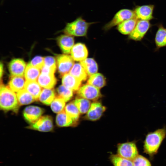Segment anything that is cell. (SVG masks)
I'll use <instances>...</instances> for the list:
<instances>
[{"label":"cell","mask_w":166,"mask_h":166,"mask_svg":"<svg viewBox=\"0 0 166 166\" xmlns=\"http://www.w3.org/2000/svg\"><path fill=\"white\" fill-rule=\"evenodd\" d=\"M166 137V128L158 129L148 133L143 142V152L152 160L158 152L159 149Z\"/></svg>","instance_id":"1"},{"label":"cell","mask_w":166,"mask_h":166,"mask_svg":"<svg viewBox=\"0 0 166 166\" xmlns=\"http://www.w3.org/2000/svg\"><path fill=\"white\" fill-rule=\"evenodd\" d=\"M17 95L9 87L1 84L0 106L5 111L17 112L19 107Z\"/></svg>","instance_id":"2"},{"label":"cell","mask_w":166,"mask_h":166,"mask_svg":"<svg viewBox=\"0 0 166 166\" xmlns=\"http://www.w3.org/2000/svg\"><path fill=\"white\" fill-rule=\"evenodd\" d=\"M95 23L87 22L80 16L73 21L67 23L63 32L66 34L72 36H86L89 27Z\"/></svg>","instance_id":"3"},{"label":"cell","mask_w":166,"mask_h":166,"mask_svg":"<svg viewBox=\"0 0 166 166\" xmlns=\"http://www.w3.org/2000/svg\"><path fill=\"white\" fill-rule=\"evenodd\" d=\"M137 142V140H134L118 144L117 154L122 157L133 161L139 155Z\"/></svg>","instance_id":"4"},{"label":"cell","mask_w":166,"mask_h":166,"mask_svg":"<svg viewBox=\"0 0 166 166\" xmlns=\"http://www.w3.org/2000/svg\"><path fill=\"white\" fill-rule=\"evenodd\" d=\"M136 17L134 10L127 9L120 10L116 13L111 20L104 26L103 29L108 31L125 21Z\"/></svg>","instance_id":"5"},{"label":"cell","mask_w":166,"mask_h":166,"mask_svg":"<svg viewBox=\"0 0 166 166\" xmlns=\"http://www.w3.org/2000/svg\"><path fill=\"white\" fill-rule=\"evenodd\" d=\"M148 21L138 20L128 38L135 41H140L143 38L150 27Z\"/></svg>","instance_id":"6"},{"label":"cell","mask_w":166,"mask_h":166,"mask_svg":"<svg viewBox=\"0 0 166 166\" xmlns=\"http://www.w3.org/2000/svg\"><path fill=\"white\" fill-rule=\"evenodd\" d=\"M77 94L80 97L94 101L101 97L99 89L88 84L80 87L77 90Z\"/></svg>","instance_id":"7"},{"label":"cell","mask_w":166,"mask_h":166,"mask_svg":"<svg viewBox=\"0 0 166 166\" xmlns=\"http://www.w3.org/2000/svg\"><path fill=\"white\" fill-rule=\"evenodd\" d=\"M74 60L71 56L66 54H60L57 56L58 71L63 76L68 73L74 65Z\"/></svg>","instance_id":"8"},{"label":"cell","mask_w":166,"mask_h":166,"mask_svg":"<svg viewBox=\"0 0 166 166\" xmlns=\"http://www.w3.org/2000/svg\"><path fill=\"white\" fill-rule=\"evenodd\" d=\"M43 112L44 110L40 107L30 106L25 109L23 115L26 121L31 124L35 123L39 119Z\"/></svg>","instance_id":"9"},{"label":"cell","mask_w":166,"mask_h":166,"mask_svg":"<svg viewBox=\"0 0 166 166\" xmlns=\"http://www.w3.org/2000/svg\"><path fill=\"white\" fill-rule=\"evenodd\" d=\"M29 128L43 132L51 131L53 128L52 118L49 116H41L35 123L31 124Z\"/></svg>","instance_id":"10"},{"label":"cell","mask_w":166,"mask_h":166,"mask_svg":"<svg viewBox=\"0 0 166 166\" xmlns=\"http://www.w3.org/2000/svg\"><path fill=\"white\" fill-rule=\"evenodd\" d=\"M105 110V107L100 102H93L91 104L85 118L91 121H97L101 117Z\"/></svg>","instance_id":"11"},{"label":"cell","mask_w":166,"mask_h":166,"mask_svg":"<svg viewBox=\"0 0 166 166\" xmlns=\"http://www.w3.org/2000/svg\"><path fill=\"white\" fill-rule=\"evenodd\" d=\"M154 7L152 5L137 6L134 10L136 18L138 20L149 21L152 19Z\"/></svg>","instance_id":"12"},{"label":"cell","mask_w":166,"mask_h":166,"mask_svg":"<svg viewBox=\"0 0 166 166\" xmlns=\"http://www.w3.org/2000/svg\"><path fill=\"white\" fill-rule=\"evenodd\" d=\"M26 63L20 58L12 59L8 65L9 71L12 76H23L26 68Z\"/></svg>","instance_id":"13"},{"label":"cell","mask_w":166,"mask_h":166,"mask_svg":"<svg viewBox=\"0 0 166 166\" xmlns=\"http://www.w3.org/2000/svg\"><path fill=\"white\" fill-rule=\"evenodd\" d=\"M70 54L74 61L80 62L87 58L88 52L84 44L78 43L73 45L71 50Z\"/></svg>","instance_id":"14"},{"label":"cell","mask_w":166,"mask_h":166,"mask_svg":"<svg viewBox=\"0 0 166 166\" xmlns=\"http://www.w3.org/2000/svg\"><path fill=\"white\" fill-rule=\"evenodd\" d=\"M57 43L64 53L68 54L74 45V40L73 37L68 34L60 36L57 38Z\"/></svg>","instance_id":"15"},{"label":"cell","mask_w":166,"mask_h":166,"mask_svg":"<svg viewBox=\"0 0 166 166\" xmlns=\"http://www.w3.org/2000/svg\"><path fill=\"white\" fill-rule=\"evenodd\" d=\"M62 83L63 85L73 91H77L80 87L81 81L70 73H66L62 76Z\"/></svg>","instance_id":"16"},{"label":"cell","mask_w":166,"mask_h":166,"mask_svg":"<svg viewBox=\"0 0 166 166\" xmlns=\"http://www.w3.org/2000/svg\"><path fill=\"white\" fill-rule=\"evenodd\" d=\"M138 20L136 17L125 21L117 26V29L122 34L129 35L134 29Z\"/></svg>","instance_id":"17"},{"label":"cell","mask_w":166,"mask_h":166,"mask_svg":"<svg viewBox=\"0 0 166 166\" xmlns=\"http://www.w3.org/2000/svg\"><path fill=\"white\" fill-rule=\"evenodd\" d=\"M37 81L42 87L52 89L55 85L57 80L54 74L41 73L38 78Z\"/></svg>","instance_id":"18"},{"label":"cell","mask_w":166,"mask_h":166,"mask_svg":"<svg viewBox=\"0 0 166 166\" xmlns=\"http://www.w3.org/2000/svg\"><path fill=\"white\" fill-rule=\"evenodd\" d=\"M24 88L33 96L36 100L39 99L42 90L41 86L36 81H26Z\"/></svg>","instance_id":"19"},{"label":"cell","mask_w":166,"mask_h":166,"mask_svg":"<svg viewBox=\"0 0 166 166\" xmlns=\"http://www.w3.org/2000/svg\"><path fill=\"white\" fill-rule=\"evenodd\" d=\"M85 70L88 76H90L97 73L98 70L97 64L93 58H86L80 62Z\"/></svg>","instance_id":"20"},{"label":"cell","mask_w":166,"mask_h":166,"mask_svg":"<svg viewBox=\"0 0 166 166\" xmlns=\"http://www.w3.org/2000/svg\"><path fill=\"white\" fill-rule=\"evenodd\" d=\"M23 76H12L9 82V88L13 91L17 92L23 89L25 84Z\"/></svg>","instance_id":"21"},{"label":"cell","mask_w":166,"mask_h":166,"mask_svg":"<svg viewBox=\"0 0 166 166\" xmlns=\"http://www.w3.org/2000/svg\"><path fill=\"white\" fill-rule=\"evenodd\" d=\"M69 73L81 81H85L88 76L80 63L74 64Z\"/></svg>","instance_id":"22"},{"label":"cell","mask_w":166,"mask_h":166,"mask_svg":"<svg viewBox=\"0 0 166 166\" xmlns=\"http://www.w3.org/2000/svg\"><path fill=\"white\" fill-rule=\"evenodd\" d=\"M57 125L61 127L72 125L75 122L66 113L65 109L57 114L56 119Z\"/></svg>","instance_id":"23"},{"label":"cell","mask_w":166,"mask_h":166,"mask_svg":"<svg viewBox=\"0 0 166 166\" xmlns=\"http://www.w3.org/2000/svg\"><path fill=\"white\" fill-rule=\"evenodd\" d=\"M87 82V84L100 89L105 85L106 81L103 74L96 73L89 76Z\"/></svg>","instance_id":"24"},{"label":"cell","mask_w":166,"mask_h":166,"mask_svg":"<svg viewBox=\"0 0 166 166\" xmlns=\"http://www.w3.org/2000/svg\"><path fill=\"white\" fill-rule=\"evenodd\" d=\"M55 97V93L53 89L44 88L42 90L38 99L43 104L49 105Z\"/></svg>","instance_id":"25"},{"label":"cell","mask_w":166,"mask_h":166,"mask_svg":"<svg viewBox=\"0 0 166 166\" xmlns=\"http://www.w3.org/2000/svg\"><path fill=\"white\" fill-rule=\"evenodd\" d=\"M155 43L158 48L166 46V29L162 25L159 26L156 33Z\"/></svg>","instance_id":"26"},{"label":"cell","mask_w":166,"mask_h":166,"mask_svg":"<svg viewBox=\"0 0 166 166\" xmlns=\"http://www.w3.org/2000/svg\"><path fill=\"white\" fill-rule=\"evenodd\" d=\"M109 159L113 166H133L132 160L122 157L117 154H111Z\"/></svg>","instance_id":"27"},{"label":"cell","mask_w":166,"mask_h":166,"mask_svg":"<svg viewBox=\"0 0 166 166\" xmlns=\"http://www.w3.org/2000/svg\"><path fill=\"white\" fill-rule=\"evenodd\" d=\"M16 95L18 103L20 105H28L36 100L33 96L25 89L18 91Z\"/></svg>","instance_id":"28"},{"label":"cell","mask_w":166,"mask_h":166,"mask_svg":"<svg viewBox=\"0 0 166 166\" xmlns=\"http://www.w3.org/2000/svg\"><path fill=\"white\" fill-rule=\"evenodd\" d=\"M40 69L31 65L29 63L27 65L24 73L26 81H36L40 75Z\"/></svg>","instance_id":"29"},{"label":"cell","mask_w":166,"mask_h":166,"mask_svg":"<svg viewBox=\"0 0 166 166\" xmlns=\"http://www.w3.org/2000/svg\"><path fill=\"white\" fill-rule=\"evenodd\" d=\"M73 102L82 114L87 113L91 105L89 100L81 97L76 98Z\"/></svg>","instance_id":"30"},{"label":"cell","mask_w":166,"mask_h":166,"mask_svg":"<svg viewBox=\"0 0 166 166\" xmlns=\"http://www.w3.org/2000/svg\"><path fill=\"white\" fill-rule=\"evenodd\" d=\"M64 109L67 114L75 122L78 121L80 113L73 102L67 104Z\"/></svg>","instance_id":"31"},{"label":"cell","mask_w":166,"mask_h":166,"mask_svg":"<svg viewBox=\"0 0 166 166\" xmlns=\"http://www.w3.org/2000/svg\"><path fill=\"white\" fill-rule=\"evenodd\" d=\"M65 101L59 96L55 98L50 104L52 111L58 113L63 111L65 108Z\"/></svg>","instance_id":"32"},{"label":"cell","mask_w":166,"mask_h":166,"mask_svg":"<svg viewBox=\"0 0 166 166\" xmlns=\"http://www.w3.org/2000/svg\"><path fill=\"white\" fill-rule=\"evenodd\" d=\"M57 91L59 96L63 98L65 102L69 101L73 96V91L63 85L58 87Z\"/></svg>","instance_id":"33"},{"label":"cell","mask_w":166,"mask_h":166,"mask_svg":"<svg viewBox=\"0 0 166 166\" xmlns=\"http://www.w3.org/2000/svg\"><path fill=\"white\" fill-rule=\"evenodd\" d=\"M132 161L133 166H152L150 161L141 155H139Z\"/></svg>","instance_id":"34"},{"label":"cell","mask_w":166,"mask_h":166,"mask_svg":"<svg viewBox=\"0 0 166 166\" xmlns=\"http://www.w3.org/2000/svg\"><path fill=\"white\" fill-rule=\"evenodd\" d=\"M29 63L32 66L41 69L44 65V58L41 56H36Z\"/></svg>","instance_id":"35"},{"label":"cell","mask_w":166,"mask_h":166,"mask_svg":"<svg viewBox=\"0 0 166 166\" xmlns=\"http://www.w3.org/2000/svg\"><path fill=\"white\" fill-rule=\"evenodd\" d=\"M44 65L50 68L56 70V61L55 58L51 56L44 58Z\"/></svg>","instance_id":"36"},{"label":"cell","mask_w":166,"mask_h":166,"mask_svg":"<svg viewBox=\"0 0 166 166\" xmlns=\"http://www.w3.org/2000/svg\"><path fill=\"white\" fill-rule=\"evenodd\" d=\"M41 73L49 74H54V73L56 70L44 65L41 69Z\"/></svg>","instance_id":"37"},{"label":"cell","mask_w":166,"mask_h":166,"mask_svg":"<svg viewBox=\"0 0 166 166\" xmlns=\"http://www.w3.org/2000/svg\"><path fill=\"white\" fill-rule=\"evenodd\" d=\"M0 77L1 79V77L2 75L3 72V64L1 62L0 63Z\"/></svg>","instance_id":"38"}]
</instances>
